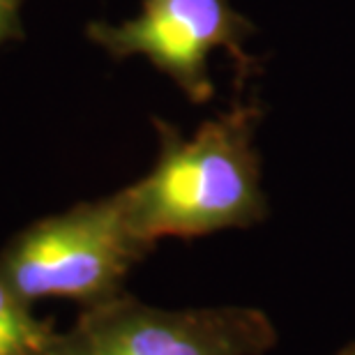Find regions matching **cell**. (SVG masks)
Masks as SVG:
<instances>
[{
	"mask_svg": "<svg viewBox=\"0 0 355 355\" xmlns=\"http://www.w3.org/2000/svg\"><path fill=\"white\" fill-rule=\"evenodd\" d=\"M263 111L243 102L184 139L155 118L159 153L141 180L120 189L132 231L150 250L162 238H201L268 217L257 127Z\"/></svg>",
	"mask_w": 355,
	"mask_h": 355,
	"instance_id": "1",
	"label": "cell"
},
{
	"mask_svg": "<svg viewBox=\"0 0 355 355\" xmlns=\"http://www.w3.org/2000/svg\"><path fill=\"white\" fill-rule=\"evenodd\" d=\"M150 252L116 191L21 229L0 250V279L31 307L69 300L86 309L123 295L127 275Z\"/></svg>",
	"mask_w": 355,
	"mask_h": 355,
	"instance_id": "2",
	"label": "cell"
},
{
	"mask_svg": "<svg viewBox=\"0 0 355 355\" xmlns=\"http://www.w3.org/2000/svg\"><path fill=\"white\" fill-rule=\"evenodd\" d=\"M277 328L254 307L162 309L118 295L55 332L53 355H266Z\"/></svg>",
	"mask_w": 355,
	"mask_h": 355,
	"instance_id": "3",
	"label": "cell"
},
{
	"mask_svg": "<svg viewBox=\"0 0 355 355\" xmlns=\"http://www.w3.org/2000/svg\"><path fill=\"white\" fill-rule=\"evenodd\" d=\"M92 44L111 58H146L194 104L215 97L210 55L226 51L240 76L252 74L247 42L254 26L231 0H144L141 12L123 24L95 21L86 28Z\"/></svg>",
	"mask_w": 355,
	"mask_h": 355,
	"instance_id": "4",
	"label": "cell"
},
{
	"mask_svg": "<svg viewBox=\"0 0 355 355\" xmlns=\"http://www.w3.org/2000/svg\"><path fill=\"white\" fill-rule=\"evenodd\" d=\"M55 330L0 279V355H53Z\"/></svg>",
	"mask_w": 355,
	"mask_h": 355,
	"instance_id": "5",
	"label": "cell"
},
{
	"mask_svg": "<svg viewBox=\"0 0 355 355\" xmlns=\"http://www.w3.org/2000/svg\"><path fill=\"white\" fill-rule=\"evenodd\" d=\"M26 0H0V49L7 42L21 37V10Z\"/></svg>",
	"mask_w": 355,
	"mask_h": 355,
	"instance_id": "6",
	"label": "cell"
},
{
	"mask_svg": "<svg viewBox=\"0 0 355 355\" xmlns=\"http://www.w3.org/2000/svg\"><path fill=\"white\" fill-rule=\"evenodd\" d=\"M337 355H355V344H351V346H346V349H342Z\"/></svg>",
	"mask_w": 355,
	"mask_h": 355,
	"instance_id": "7",
	"label": "cell"
}]
</instances>
